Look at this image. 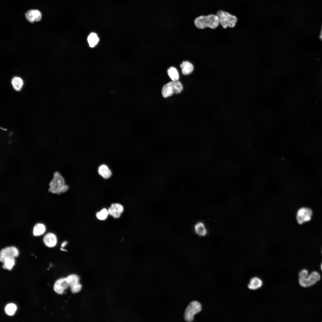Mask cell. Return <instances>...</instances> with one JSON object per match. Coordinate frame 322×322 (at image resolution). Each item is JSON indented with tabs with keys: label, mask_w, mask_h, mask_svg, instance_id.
Instances as JSON below:
<instances>
[{
	"label": "cell",
	"mask_w": 322,
	"mask_h": 322,
	"mask_svg": "<svg viewBox=\"0 0 322 322\" xmlns=\"http://www.w3.org/2000/svg\"><path fill=\"white\" fill-rule=\"evenodd\" d=\"M68 189L62 175L58 172H55L49 184V191L53 194H59L66 192Z\"/></svg>",
	"instance_id": "6da1fadb"
},
{
	"label": "cell",
	"mask_w": 322,
	"mask_h": 322,
	"mask_svg": "<svg viewBox=\"0 0 322 322\" xmlns=\"http://www.w3.org/2000/svg\"><path fill=\"white\" fill-rule=\"evenodd\" d=\"M194 23L196 27L199 29L207 27L214 29L219 24L217 16L213 14L198 17L195 19Z\"/></svg>",
	"instance_id": "7a4b0ae2"
},
{
	"label": "cell",
	"mask_w": 322,
	"mask_h": 322,
	"mask_svg": "<svg viewBox=\"0 0 322 322\" xmlns=\"http://www.w3.org/2000/svg\"><path fill=\"white\" fill-rule=\"evenodd\" d=\"M216 15L218 17L219 24L224 29L228 27L230 28L234 27L238 21V18L236 16L222 10L217 11Z\"/></svg>",
	"instance_id": "3957f363"
},
{
	"label": "cell",
	"mask_w": 322,
	"mask_h": 322,
	"mask_svg": "<svg viewBox=\"0 0 322 322\" xmlns=\"http://www.w3.org/2000/svg\"><path fill=\"white\" fill-rule=\"evenodd\" d=\"M183 89L182 85L180 81H172L163 86L162 90V95L164 97L167 98L172 96L174 94L180 93Z\"/></svg>",
	"instance_id": "277c9868"
},
{
	"label": "cell",
	"mask_w": 322,
	"mask_h": 322,
	"mask_svg": "<svg viewBox=\"0 0 322 322\" xmlns=\"http://www.w3.org/2000/svg\"><path fill=\"white\" fill-rule=\"evenodd\" d=\"M321 278L320 274L317 271H314L307 276L298 278V281L301 287L307 288L314 285Z\"/></svg>",
	"instance_id": "5b68a950"
},
{
	"label": "cell",
	"mask_w": 322,
	"mask_h": 322,
	"mask_svg": "<svg viewBox=\"0 0 322 322\" xmlns=\"http://www.w3.org/2000/svg\"><path fill=\"white\" fill-rule=\"evenodd\" d=\"M202 305L198 301H193L191 302L187 307L184 313L185 320L188 322H191L194 319V315L200 312Z\"/></svg>",
	"instance_id": "8992f818"
},
{
	"label": "cell",
	"mask_w": 322,
	"mask_h": 322,
	"mask_svg": "<svg viewBox=\"0 0 322 322\" xmlns=\"http://www.w3.org/2000/svg\"><path fill=\"white\" fill-rule=\"evenodd\" d=\"M312 215V210L309 208L302 207L298 210L296 215L298 223L300 225L309 221Z\"/></svg>",
	"instance_id": "52a82bcc"
},
{
	"label": "cell",
	"mask_w": 322,
	"mask_h": 322,
	"mask_svg": "<svg viewBox=\"0 0 322 322\" xmlns=\"http://www.w3.org/2000/svg\"><path fill=\"white\" fill-rule=\"evenodd\" d=\"M19 252L17 249L13 246L6 247L1 250L0 253V261L3 262L4 259L7 257H15L18 256Z\"/></svg>",
	"instance_id": "ba28073f"
},
{
	"label": "cell",
	"mask_w": 322,
	"mask_h": 322,
	"mask_svg": "<svg viewBox=\"0 0 322 322\" xmlns=\"http://www.w3.org/2000/svg\"><path fill=\"white\" fill-rule=\"evenodd\" d=\"M69 286L66 278H63L57 280L53 287L54 291L57 294H62L64 291Z\"/></svg>",
	"instance_id": "9c48e42d"
},
{
	"label": "cell",
	"mask_w": 322,
	"mask_h": 322,
	"mask_svg": "<svg viewBox=\"0 0 322 322\" xmlns=\"http://www.w3.org/2000/svg\"><path fill=\"white\" fill-rule=\"evenodd\" d=\"M193 231L198 236L204 237L206 236L208 233L207 227L203 222L200 221L196 222L194 225Z\"/></svg>",
	"instance_id": "30bf717a"
},
{
	"label": "cell",
	"mask_w": 322,
	"mask_h": 322,
	"mask_svg": "<svg viewBox=\"0 0 322 322\" xmlns=\"http://www.w3.org/2000/svg\"><path fill=\"white\" fill-rule=\"evenodd\" d=\"M124 207L117 203L112 204L108 210L109 214L115 218H119L124 211Z\"/></svg>",
	"instance_id": "8fae6325"
},
{
	"label": "cell",
	"mask_w": 322,
	"mask_h": 322,
	"mask_svg": "<svg viewBox=\"0 0 322 322\" xmlns=\"http://www.w3.org/2000/svg\"><path fill=\"white\" fill-rule=\"evenodd\" d=\"M43 241L45 244L49 247H53L56 245L57 239L56 236L53 233H49L44 237Z\"/></svg>",
	"instance_id": "7c38bea8"
},
{
	"label": "cell",
	"mask_w": 322,
	"mask_h": 322,
	"mask_svg": "<svg viewBox=\"0 0 322 322\" xmlns=\"http://www.w3.org/2000/svg\"><path fill=\"white\" fill-rule=\"evenodd\" d=\"M98 171L99 174L105 179L109 178L112 175V172L106 165H101L98 168Z\"/></svg>",
	"instance_id": "4fadbf2b"
},
{
	"label": "cell",
	"mask_w": 322,
	"mask_h": 322,
	"mask_svg": "<svg viewBox=\"0 0 322 322\" xmlns=\"http://www.w3.org/2000/svg\"><path fill=\"white\" fill-rule=\"evenodd\" d=\"M182 74L187 75L191 74L193 71L194 67L193 64L188 61H184L180 65Z\"/></svg>",
	"instance_id": "5bb4252c"
},
{
	"label": "cell",
	"mask_w": 322,
	"mask_h": 322,
	"mask_svg": "<svg viewBox=\"0 0 322 322\" xmlns=\"http://www.w3.org/2000/svg\"><path fill=\"white\" fill-rule=\"evenodd\" d=\"M262 284V281L260 278L254 277L250 280L248 284V287L251 290H256L261 287Z\"/></svg>",
	"instance_id": "9a60e30c"
},
{
	"label": "cell",
	"mask_w": 322,
	"mask_h": 322,
	"mask_svg": "<svg viewBox=\"0 0 322 322\" xmlns=\"http://www.w3.org/2000/svg\"><path fill=\"white\" fill-rule=\"evenodd\" d=\"M11 83L14 89L17 91H19L23 85V81L20 77H15L12 80Z\"/></svg>",
	"instance_id": "2e32d148"
},
{
	"label": "cell",
	"mask_w": 322,
	"mask_h": 322,
	"mask_svg": "<svg viewBox=\"0 0 322 322\" xmlns=\"http://www.w3.org/2000/svg\"><path fill=\"white\" fill-rule=\"evenodd\" d=\"M2 262L4 263L2 267L4 269L10 270L15 264L14 257L6 258L4 259Z\"/></svg>",
	"instance_id": "e0dca14e"
},
{
	"label": "cell",
	"mask_w": 322,
	"mask_h": 322,
	"mask_svg": "<svg viewBox=\"0 0 322 322\" xmlns=\"http://www.w3.org/2000/svg\"><path fill=\"white\" fill-rule=\"evenodd\" d=\"M46 230L44 225L41 223H38L34 226L33 234L35 236H39L43 234Z\"/></svg>",
	"instance_id": "ac0fdd59"
},
{
	"label": "cell",
	"mask_w": 322,
	"mask_h": 322,
	"mask_svg": "<svg viewBox=\"0 0 322 322\" xmlns=\"http://www.w3.org/2000/svg\"><path fill=\"white\" fill-rule=\"evenodd\" d=\"M167 72L172 81L178 80L179 78V74L175 68L173 66L170 67L168 69Z\"/></svg>",
	"instance_id": "d6986e66"
},
{
	"label": "cell",
	"mask_w": 322,
	"mask_h": 322,
	"mask_svg": "<svg viewBox=\"0 0 322 322\" xmlns=\"http://www.w3.org/2000/svg\"><path fill=\"white\" fill-rule=\"evenodd\" d=\"M87 41L90 47H93L97 44L99 41L97 35L95 33L92 32L89 35Z\"/></svg>",
	"instance_id": "ffe728a7"
},
{
	"label": "cell",
	"mask_w": 322,
	"mask_h": 322,
	"mask_svg": "<svg viewBox=\"0 0 322 322\" xmlns=\"http://www.w3.org/2000/svg\"><path fill=\"white\" fill-rule=\"evenodd\" d=\"M66 278L70 287L79 283V277L76 274H71Z\"/></svg>",
	"instance_id": "44dd1931"
},
{
	"label": "cell",
	"mask_w": 322,
	"mask_h": 322,
	"mask_svg": "<svg viewBox=\"0 0 322 322\" xmlns=\"http://www.w3.org/2000/svg\"><path fill=\"white\" fill-rule=\"evenodd\" d=\"M17 309L16 305L13 303L7 304L5 307V311L7 315L10 316L13 315Z\"/></svg>",
	"instance_id": "7402d4cb"
},
{
	"label": "cell",
	"mask_w": 322,
	"mask_h": 322,
	"mask_svg": "<svg viewBox=\"0 0 322 322\" xmlns=\"http://www.w3.org/2000/svg\"><path fill=\"white\" fill-rule=\"evenodd\" d=\"M109 214L108 210L106 208H103L96 213V216L99 220H103L106 219Z\"/></svg>",
	"instance_id": "603a6c76"
},
{
	"label": "cell",
	"mask_w": 322,
	"mask_h": 322,
	"mask_svg": "<svg viewBox=\"0 0 322 322\" xmlns=\"http://www.w3.org/2000/svg\"><path fill=\"white\" fill-rule=\"evenodd\" d=\"M25 17L31 23L34 22L35 21L34 10H30L27 11L25 13Z\"/></svg>",
	"instance_id": "cb8c5ba5"
},
{
	"label": "cell",
	"mask_w": 322,
	"mask_h": 322,
	"mask_svg": "<svg viewBox=\"0 0 322 322\" xmlns=\"http://www.w3.org/2000/svg\"><path fill=\"white\" fill-rule=\"evenodd\" d=\"M70 287L72 292L73 293H76L79 292L81 290L82 286L79 283Z\"/></svg>",
	"instance_id": "d4e9b609"
},
{
	"label": "cell",
	"mask_w": 322,
	"mask_h": 322,
	"mask_svg": "<svg viewBox=\"0 0 322 322\" xmlns=\"http://www.w3.org/2000/svg\"><path fill=\"white\" fill-rule=\"evenodd\" d=\"M34 13L35 21H40L42 18V14L41 12L38 10H34Z\"/></svg>",
	"instance_id": "484cf974"
},
{
	"label": "cell",
	"mask_w": 322,
	"mask_h": 322,
	"mask_svg": "<svg viewBox=\"0 0 322 322\" xmlns=\"http://www.w3.org/2000/svg\"><path fill=\"white\" fill-rule=\"evenodd\" d=\"M67 244V242L66 241H64L62 242L61 244V246L62 247H65Z\"/></svg>",
	"instance_id": "4316f807"
},
{
	"label": "cell",
	"mask_w": 322,
	"mask_h": 322,
	"mask_svg": "<svg viewBox=\"0 0 322 322\" xmlns=\"http://www.w3.org/2000/svg\"><path fill=\"white\" fill-rule=\"evenodd\" d=\"M320 39H322V27L321 30V34H320Z\"/></svg>",
	"instance_id": "83f0119b"
},
{
	"label": "cell",
	"mask_w": 322,
	"mask_h": 322,
	"mask_svg": "<svg viewBox=\"0 0 322 322\" xmlns=\"http://www.w3.org/2000/svg\"><path fill=\"white\" fill-rule=\"evenodd\" d=\"M321 271H322V263H321Z\"/></svg>",
	"instance_id": "f1b7e54d"
}]
</instances>
